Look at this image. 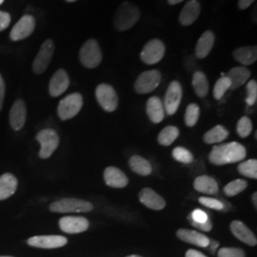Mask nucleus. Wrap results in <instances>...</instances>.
I'll return each instance as SVG.
<instances>
[{
  "mask_svg": "<svg viewBox=\"0 0 257 257\" xmlns=\"http://www.w3.org/2000/svg\"><path fill=\"white\" fill-rule=\"evenodd\" d=\"M179 137V130L175 126H168L163 128L159 136L158 142L162 146H170L175 141V139Z\"/></svg>",
  "mask_w": 257,
  "mask_h": 257,
  "instance_id": "7c9ffc66",
  "label": "nucleus"
},
{
  "mask_svg": "<svg viewBox=\"0 0 257 257\" xmlns=\"http://www.w3.org/2000/svg\"><path fill=\"white\" fill-rule=\"evenodd\" d=\"M193 90L199 97H205L209 92V81L206 76L201 71L195 72L193 75L192 80Z\"/></svg>",
  "mask_w": 257,
  "mask_h": 257,
  "instance_id": "c85d7f7f",
  "label": "nucleus"
},
{
  "mask_svg": "<svg viewBox=\"0 0 257 257\" xmlns=\"http://www.w3.org/2000/svg\"><path fill=\"white\" fill-rule=\"evenodd\" d=\"M238 172L242 175L248 178H257V160L249 159L248 161L241 162L238 165Z\"/></svg>",
  "mask_w": 257,
  "mask_h": 257,
  "instance_id": "2f4dec72",
  "label": "nucleus"
},
{
  "mask_svg": "<svg viewBox=\"0 0 257 257\" xmlns=\"http://www.w3.org/2000/svg\"><path fill=\"white\" fill-rule=\"evenodd\" d=\"M103 55L99 43L91 38L83 44L79 51V60L87 69H94L102 62Z\"/></svg>",
  "mask_w": 257,
  "mask_h": 257,
  "instance_id": "7ed1b4c3",
  "label": "nucleus"
},
{
  "mask_svg": "<svg viewBox=\"0 0 257 257\" xmlns=\"http://www.w3.org/2000/svg\"><path fill=\"white\" fill-rule=\"evenodd\" d=\"M214 43H215L214 33L211 30L204 32L202 36L199 37L195 46L196 57L199 59L206 58L208 55H210L212 48L214 46Z\"/></svg>",
  "mask_w": 257,
  "mask_h": 257,
  "instance_id": "412c9836",
  "label": "nucleus"
},
{
  "mask_svg": "<svg viewBox=\"0 0 257 257\" xmlns=\"http://www.w3.org/2000/svg\"><path fill=\"white\" fill-rule=\"evenodd\" d=\"M167 1H168V3H169L170 5L174 6V5H177V4L181 3L184 0H167Z\"/></svg>",
  "mask_w": 257,
  "mask_h": 257,
  "instance_id": "09e8293b",
  "label": "nucleus"
},
{
  "mask_svg": "<svg viewBox=\"0 0 257 257\" xmlns=\"http://www.w3.org/2000/svg\"><path fill=\"white\" fill-rule=\"evenodd\" d=\"M82 106V95L78 92L71 93L59 102L57 107L58 116L61 120L71 119L80 111Z\"/></svg>",
  "mask_w": 257,
  "mask_h": 257,
  "instance_id": "20e7f679",
  "label": "nucleus"
},
{
  "mask_svg": "<svg viewBox=\"0 0 257 257\" xmlns=\"http://www.w3.org/2000/svg\"><path fill=\"white\" fill-rule=\"evenodd\" d=\"M236 131H237V134L240 138H245L248 137L252 131L251 120L249 119L248 116L241 117L237 122Z\"/></svg>",
  "mask_w": 257,
  "mask_h": 257,
  "instance_id": "e433bc0d",
  "label": "nucleus"
},
{
  "mask_svg": "<svg viewBox=\"0 0 257 257\" xmlns=\"http://www.w3.org/2000/svg\"><path fill=\"white\" fill-rule=\"evenodd\" d=\"M105 182L111 188L121 189L125 188L128 183V177L126 175L115 167H108L104 172Z\"/></svg>",
  "mask_w": 257,
  "mask_h": 257,
  "instance_id": "4be33fe9",
  "label": "nucleus"
},
{
  "mask_svg": "<svg viewBox=\"0 0 257 257\" xmlns=\"http://www.w3.org/2000/svg\"><path fill=\"white\" fill-rule=\"evenodd\" d=\"M10 22H11V16L9 14L0 11V32L9 27Z\"/></svg>",
  "mask_w": 257,
  "mask_h": 257,
  "instance_id": "79ce46f5",
  "label": "nucleus"
},
{
  "mask_svg": "<svg viewBox=\"0 0 257 257\" xmlns=\"http://www.w3.org/2000/svg\"><path fill=\"white\" fill-rule=\"evenodd\" d=\"M54 53H55L54 41L52 39H47L40 47L38 54L33 63V70L36 74H42L46 71L48 66L51 63Z\"/></svg>",
  "mask_w": 257,
  "mask_h": 257,
  "instance_id": "9d476101",
  "label": "nucleus"
},
{
  "mask_svg": "<svg viewBox=\"0 0 257 257\" xmlns=\"http://www.w3.org/2000/svg\"><path fill=\"white\" fill-rule=\"evenodd\" d=\"M4 96H5V83L0 74V110H2V107H3Z\"/></svg>",
  "mask_w": 257,
  "mask_h": 257,
  "instance_id": "c03bdc74",
  "label": "nucleus"
},
{
  "mask_svg": "<svg viewBox=\"0 0 257 257\" xmlns=\"http://www.w3.org/2000/svg\"><path fill=\"white\" fill-rule=\"evenodd\" d=\"M0 257H11V256H0Z\"/></svg>",
  "mask_w": 257,
  "mask_h": 257,
  "instance_id": "5fc2aeb1",
  "label": "nucleus"
},
{
  "mask_svg": "<svg viewBox=\"0 0 257 257\" xmlns=\"http://www.w3.org/2000/svg\"><path fill=\"white\" fill-rule=\"evenodd\" d=\"M218 245H219V243L217 241H214V240H211V241L210 240V244H209L208 247H210V250H211L212 254L215 253V250H216V248L218 247Z\"/></svg>",
  "mask_w": 257,
  "mask_h": 257,
  "instance_id": "de8ad7c7",
  "label": "nucleus"
},
{
  "mask_svg": "<svg viewBox=\"0 0 257 257\" xmlns=\"http://www.w3.org/2000/svg\"><path fill=\"white\" fill-rule=\"evenodd\" d=\"M198 201L200 204L204 205L205 207L207 208H210V209H213V210H217V211H221L224 209V205L223 203L217 200V199H214V198H211V197H200L198 199Z\"/></svg>",
  "mask_w": 257,
  "mask_h": 257,
  "instance_id": "ea45409f",
  "label": "nucleus"
},
{
  "mask_svg": "<svg viewBox=\"0 0 257 257\" xmlns=\"http://www.w3.org/2000/svg\"><path fill=\"white\" fill-rule=\"evenodd\" d=\"M230 231L236 238L248 246H256L257 239L253 232L241 221L234 220L230 223Z\"/></svg>",
  "mask_w": 257,
  "mask_h": 257,
  "instance_id": "6ab92c4d",
  "label": "nucleus"
},
{
  "mask_svg": "<svg viewBox=\"0 0 257 257\" xmlns=\"http://www.w3.org/2000/svg\"><path fill=\"white\" fill-rule=\"evenodd\" d=\"M185 257H207L205 254H203L202 252L198 251V250H195V249H189L187 252H186V255Z\"/></svg>",
  "mask_w": 257,
  "mask_h": 257,
  "instance_id": "49530a36",
  "label": "nucleus"
},
{
  "mask_svg": "<svg viewBox=\"0 0 257 257\" xmlns=\"http://www.w3.org/2000/svg\"><path fill=\"white\" fill-rule=\"evenodd\" d=\"M230 88V80L226 76H221L220 78L216 81L213 87V97L216 100H220L221 98L225 95L226 92Z\"/></svg>",
  "mask_w": 257,
  "mask_h": 257,
  "instance_id": "f704fd0d",
  "label": "nucleus"
},
{
  "mask_svg": "<svg viewBox=\"0 0 257 257\" xmlns=\"http://www.w3.org/2000/svg\"><path fill=\"white\" fill-rule=\"evenodd\" d=\"M141 19V12L137 5L123 2L113 16V27L119 32H125L134 27Z\"/></svg>",
  "mask_w": 257,
  "mask_h": 257,
  "instance_id": "f03ea898",
  "label": "nucleus"
},
{
  "mask_svg": "<svg viewBox=\"0 0 257 257\" xmlns=\"http://www.w3.org/2000/svg\"><path fill=\"white\" fill-rule=\"evenodd\" d=\"M28 244L32 247L40 248H61L68 243V240L61 235H39L28 239Z\"/></svg>",
  "mask_w": 257,
  "mask_h": 257,
  "instance_id": "ddd939ff",
  "label": "nucleus"
},
{
  "mask_svg": "<svg viewBox=\"0 0 257 257\" xmlns=\"http://www.w3.org/2000/svg\"><path fill=\"white\" fill-rule=\"evenodd\" d=\"M67 2H74V1H77V0H66Z\"/></svg>",
  "mask_w": 257,
  "mask_h": 257,
  "instance_id": "3c124183",
  "label": "nucleus"
},
{
  "mask_svg": "<svg viewBox=\"0 0 257 257\" xmlns=\"http://www.w3.org/2000/svg\"><path fill=\"white\" fill-rule=\"evenodd\" d=\"M18 189V179L12 174H4L0 176V200H5L16 193Z\"/></svg>",
  "mask_w": 257,
  "mask_h": 257,
  "instance_id": "a878e982",
  "label": "nucleus"
},
{
  "mask_svg": "<svg viewBox=\"0 0 257 257\" xmlns=\"http://www.w3.org/2000/svg\"><path fill=\"white\" fill-rule=\"evenodd\" d=\"M130 168L139 175L147 176L152 174L153 168L145 158L139 156H132L128 160Z\"/></svg>",
  "mask_w": 257,
  "mask_h": 257,
  "instance_id": "cd10ccee",
  "label": "nucleus"
},
{
  "mask_svg": "<svg viewBox=\"0 0 257 257\" xmlns=\"http://www.w3.org/2000/svg\"><path fill=\"white\" fill-rule=\"evenodd\" d=\"M246 156V148L242 144L230 142L212 148L209 155V160L213 165L222 166L242 161Z\"/></svg>",
  "mask_w": 257,
  "mask_h": 257,
  "instance_id": "f257e3e1",
  "label": "nucleus"
},
{
  "mask_svg": "<svg viewBox=\"0 0 257 257\" xmlns=\"http://www.w3.org/2000/svg\"><path fill=\"white\" fill-rule=\"evenodd\" d=\"M27 116L25 102L19 99L14 103L10 110V124L15 131H19L24 127Z\"/></svg>",
  "mask_w": 257,
  "mask_h": 257,
  "instance_id": "f3484780",
  "label": "nucleus"
},
{
  "mask_svg": "<svg viewBox=\"0 0 257 257\" xmlns=\"http://www.w3.org/2000/svg\"><path fill=\"white\" fill-rule=\"evenodd\" d=\"M176 236L186 243L193 244L201 248H207L210 244L209 237L196 230L180 229L177 230Z\"/></svg>",
  "mask_w": 257,
  "mask_h": 257,
  "instance_id": "aec40b11",
  "label": "nucleus"
},
{
  "mask_svg": "<svg viewBox=\"0 0 257 257\" xmlns=\"http://www.w3.org/2000/svg\"><path fill=\"white\" fill-rule=\"evenodd\" d=\"M218 257H246L245 251L239 248H222L217 252Z\"/></svg>",
  "mask_w": 257,
  "mask_h": 257,
  "instance_id": "58836bf2",
  "label": "nucleus"
},
{
  "mask_svg": "<svg viewBox=\"0 0 257 257\" xmlns=\"http://www.w3.org/2000/svg\"><path fill=\"white\" fill-rule=\"evenodd\" d=\"M183 96V89L178 81H173L169 85L165 94L164 109L168 115H174L178 110Z\"/></svg>",
  "mask_w": 257,
  "mask_h": 257,
  "instance_id": "9b49d317",
  "label": "nucleus"
},
{
  "mask_svg": "<svg viewBox=\"0 0 257 257\" xmlns=\"http://www.w3.org/2000/svg\"><path fill=\"white\" fill-rule=\"evenodd\" d=\"M252 202H253V205H254V207H255V209L257 208V193H254L252 194Z\"/></svg>",
  "mask_w": 257,
  "mask_h": 257,
  "instance_id": "8fccbe9b",
  "label": "nucleus"
},
{
  "mask_svg": "<svg viewBox=\"0 0 257 257\" xmlns=\"http://www.w3.org/2000/svg\"><path fill=\"white\" fill-rule=\"evenodd\" d=\"M138 198L140 202L145 205L149 209L160 211L165 208L166 202L163 197H161L158 193H156L154 190L150 188H145L141 190L139 193Z\"/></svg>",
  "mask_w": 257,
  "mask_h": 257,
  "instance_id": "a211bd4d",
  "label": "nucleus"
},
{
  "mask_svg": "<svg viewBox=\"0 0 257 257\" xmlns=\"http://www.w3.org/2000/svg\"><path fill=\"white\" fill-rule=\"evenodd\" d=\"M148 116L153 123L158 124L165 117V109L162 100L158 96H152L146 104Z\"/></svg>",
  "mask_w": 257,
  "mask_h": 257,
  "instance_id": "5701e85b",
  "label": "nucleus"
},
{
  "mask_svg": "<svg viewBox=\"0 0 257 257\" xmlns=\"http://www.w3.org/2000/svg\"><path fill=\"white\" fill-rule=\"evenodd\" d=\"M200 116V108L197 104L193 103L190 104L187 107V110L185 112V123L188 127H193L195 126V124L197 123V121L199 119Z\"/></svg>",
  "mask_w": 257,
  "mask_h": 257,
  "instance_id": "473e14b6",
  "label": "nucleus"
},
{
  "mask_svg": "<svg viewBox=\"0 0 257 257\" xmlns=\"http://www.w3.org/2000/svg\"><path fill=\"white\" fill-rule=\"evenodd\" d=\"M173 156L176 161L185 164H190L193 161V154L183 147L175 148L173 151Z\"/></svg>",
  "mask_w": 257,
  "mask_h": 257,
  "instance_id": "c9c22d12",
  "label": "nucleus"
},
{
  "mask_svg": "<svg viewBox=\"0 0 257 257\" xmlns=\"http://www.w3.org/2000/svg\"><path fill=\"white\" fill-rule=\"evenodd\" d=\"M59 227L66 233H80L89 228V221L82 216H64L59 220Z\"/></svg>",
  "mask_w": 257,
  "mask_h": 257,
  "instance_id": "4468645a",
  "label": "nucleus"
},
{
  "mask_svg": "<svg viewBox=\"0 0 257 257\" xmlns=\"http://www.w3.org/2000/svg\"><path fill=\"white\" fill-rule=\"evenodd\" d=\"M93 209L92 203L76 199V198H63L51 204L50 211L53 212H88Z\"/></svg>",
  "mask_w": 257,
  "mask_h": 257,
  "instance_id": "39448f33",
  "label": "nucleus"
},
{
  "mask_svg": "<svg viewBox=\"0 0 257 257\" xmlns=\"http://www.w3.org/2000/svg\"><path fill=\"white\" fill-rule=\"evenodd\" d=\"M191 224L197 230H203V231H210L212 229V224L210 220L206 221L204 223H195L191 220Z\"/></svg>",
  "mask_w": 257,
  "mask_h": 257,
  "instance_id": "37998d69",
  "label": "nucleus"
},
{
  "mask_svg": "<svg viewBox=\"0 0 257 257\" xmlns=\"http://www.w3.org/2000/svg\"><path fill=\"white\" fill-rule=\"evenodd\" d=\"M127 257H142V256H139V255H136V254H134V255H130V256Z\"/></svg>",
  "mask_w": 257,
  "mask_h": 257,
  "instance_id": "603ef678",
  "label": "nucleus"
},
{
  "mask_svg": "<svg viewBox=\"0 0 257 257\" xmlns=\"http://www.w3.org/2000/svg\"><path fill=\"white\" fill-rule=\"evenodd\" d=\"M253 2H255V0H238L237 3V7L239 10L243 11V10L248 9V7L253 4Z\"/></svg>",
  "mask_w": 257,
  "mask_h": 257,
  "instance_id": "a18cd8bd",
  "label": "nucleus"
},
{
  "mask_svg": "<svg viewBox=\"0 0 257 257\" xmlns=\"http://www.w3.org/2000/svg\"><path fill=\"white\" fill-rule=\"evenodd\" d=\"M250 75V71L244 66L231 68L226 75L230 80V90L238 89L239 87H241L248 81Z\"/></svg>",
  "mask_w": 257,
  "mask_h": 257,
  "instance_id": "b1692460",
  "label": "nucleus"
},
{
  "mask_svg": "<svg viewBox=\"0 0 257 257\" xmlns=\"http://www.w3.org/2000/svg\"><path fill=\"white\" fill-rule=\"evenodd\" d=\"M36 28V19L34 17L26 15L19 19V22L11 31L10 37L13 41H19L30 37Z\"/></svg>",
  "mask_w": 257,
  "mask_h": 257,
  "instance_id": "f8f14e48",
  "label": "nucleus"
},
{
  "mask_svg": "<svg viewBox=\"0 0 257 257\" xmlns=\"http://www.w3.org/2000/svg\"><path fill=\"white\" fill-rule=\"evenodd\" d=\"M201 5L197 0L188 1L179 15V22L182 26H191L199 17Z\"/></svg>",
  "mask_w": 257,
  "mask_h": 257,
  "instance_id": "dca6fc26",
  "label": "nucleus"
},
{
  "mask_svg": "<svg viewBox=\"0 0 257 257\" xmlns=\"http://www.w3.org/2000/svg\"><path fill=\"white\" fill-rule=\"evenodd\" d=\"M194 189L199 193L205 194H215L218 192V185L211 176L201 175L198 176L193 183Z\"/></svg>",
  "mask_w": 257,
  "mask_h": 257,
  "instance_id": "bb28decb",
  "label": "nucleus"
},
{
  "mask_svg": "<svg viewBox=\"0 0 257 257\" xmlns=\"http://www.w3.org/2000/svg\"><path fill=\"white\" fill-rule=\"evenodd\" d=\"M229 136L228 130L221 126L217 125L215 127L211 128L204 135V141L207 144H216L224 141Z\"/></svg>",
  "mask_w": 257,
  "mask_h": 257,
  "instance_id": "c756f323",
  "label": "nucleus"
},
{
  "mask_svg": "<svg viewBox=\"0 0 257 257\" xmlns=\"http://www.w3.org/2000/svg\"><path fill=\"white\" fill-rule=\"evenodd\" d=\"M232 55L234 59L244 67L253 64L254 62H256L257 47L255 45L239 47L233 51Z\"/></svg>",
  "mask_w": 257,
  "mask_h": 257,
  "instance_id": "393cba45",
  "label": "nucleus"
},
{
  "mask_svg": "<svg viewBox=\"0 0 257 257\" xmlns=\"http://www.w3.org/2000/svg\"><path fill=\"white\" fill-rule=\"evenodd\" d=\"M70 86V78L67 72L59 69L52 76L49 84V92L53 97H57L64 93Z\"/></svg>",
  "mask_w": 257,
  "mask_h": 257,
  "instance_id": "2eb2a0df",
  "label": "nucleus"
},
{
  "mask_svg": "<svg viewBox=\"0 0 257 257\" xmlns=\"http://www.w3.org/2000/svg\"><path fill=\"white\" fill-rule=\"evenodd\" d=\"M37 140L40 143L39 157L42 159L49 158L54 154L59 145V137L53 128H44L37 135Z\"/></svg>",
  "mask_w": 257,
  "mask_h": 257,
  "instance_id": "0eeeda50",
  "label": "nucleus"
},
{
  "mask_svg": "<svg viewBox=\"0 0 257 257\" xmlns=\"http://www.w3.org/2000/svg\"><path fill=\"white\" fill-rule=\"evenodd\" d=\"M190 220L193 221L195 223H204L209 220V216L205 211L200 209H196L191 213Z\"/></svg>",
  "mask_w": 257,
  "mask_h": 257,
  "instance_id": "a19ab883",
  "label": "nucleus"
},
{
  "mask_svg": "<svg viewBox=\"0 0 257 257\" xmlns=\"http://www.w3.org/2000/svg\"><path fill=\"white\" fill-rule=\"evenodd\" d=\"M3 2H4V0H0V5H1Z\"/></svg>",
  "mask_w": 257,
  "mask_h": 257,
  "instance_id": "864d4df0",
  "label": "nucleus"
},
{
  "mask_svg": "<svg viewBox=\"0 0 257 257\" xmlns=\"http://www.w3.org/2000/svg\"><path fill=\"white\" fill-rule=\"evenodd\" d=\"M247 97L246 103L248 106H253L257 100V82L256 80L252 79L247 83Z\"/></svg>",
  "mask_w": 257,
  "mask_h": 257,
  "instance_id": "4c0bfd02",
  "label": "nucleus"
},
{
  "mask_svg": "<svg viewBox=\"0 0 257 257\" xmlns=\"http://www.w3.org/2000/svg\"><path fill=\"white\" fill-rule=\"evenodd\" d=\"M165 52V44L160 39L155 38L145 44L140 53V58L145 64L155 65L163 59Z\"/></svg>",
  "mask_w": 257,
  "mask_h": 257,
  "instance_id": "6e6552de",
  "label": "nucleus"
},
{
  "mask_svg": "<svg viewBox=\"0 0 257 257\" xmlns=\"http://www.w3.org/2000/svg\"><path fill=\"white\" fill-rule=\"evenodd\" d=\"M248 187L247 181L243 179H236L227 184L224 188V193L227 196H235L238 193H242Z\"/></svg>",
  "mask_w": 257,
  "mask_h": 257,
  "instance_id": "72a5a7b5",
  "label": "nucleus"
},
{
  "mask_svg": "<svg viewBox=\"0 0 257 257\" xmlns=\"http://www.w3.org/2000/svg\"><path fill=\"white\" fill-rule=\"evenodd\" d=\"M162 75L158 70H151L143 72L138 75L135 83V90L140 94H146L154 92L161 82Z\"/></svg>",
  "mask_w": 257,
  "mask_h": 257,
  "instance_id": "1a4fd4ad",
  "label": "nucleus"
},
{
  "mask_svg": "<svg viewBox=\"0 0 257 257\" xmlns=\"http://www.w3.org/2000/svg\"><path fill=\"white\" fill-rule=\"evenodd\" d=\"M95 96L102 109L111 112L118 107V96L112 86L106 83L99 84L95 90Z\"/></svg>",
  "mask_w": 257,
  "mask_h": 257,
  "instance_id": "423d86ee",
  "label": "nucleus"
}]
</instances>
